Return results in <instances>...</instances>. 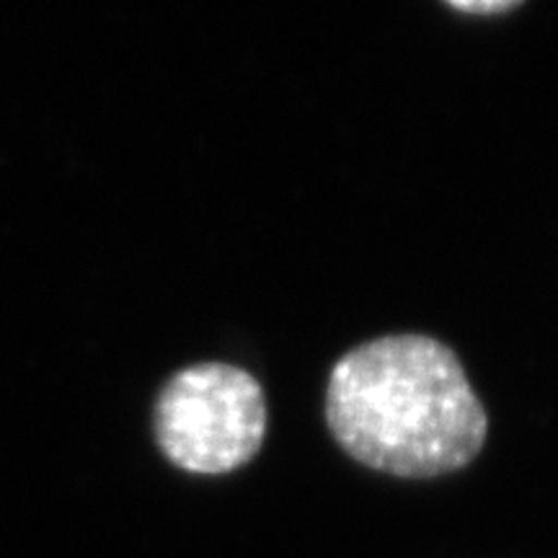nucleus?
Here are the masks:
<instances>
[{"label": "nucleus", "instance_id": "nucleus-1", "mask_svg": "<svg viewBox=\"0 0 558 558\" xmlns=\"http://www.w3.org/2000/svg\"><path fill=\"white\" fill-rule=\"evenodd\" d=\"M326 424L349 458L399 478L465 469L488 435L458 354L427 333H388L341 354L326 388Z\"/></svg>", "mask_w": 558, "mask_h": 558}, {"label": "nucleus", "instance_id": "nucleus-2", "mask_svg": "<svg viewBox=\"0 0 558 558\" xmlns=\"http://www.w3.org/2000/svg\"><path fill=\"white\" fill-rule=\"evenodd\" d=\"M269 427L267 396L248 369L228 362L192 365L166 383L153 429L181 471L222 476L259 456Z\"/></svg>", "mask_w": 558, "mask_h": 558}, {"label": "nucleus", "instance_id": "nucleus-3", "mask_svg": "<svg viewBox=\"0 0 558 558\" xmlns=\"http://www.w3.org/2000/svg\"><path fill=\"white\" fill-rule=\"evenodd\" d=\"M448 5L463 13H476V16H494V13H509L520 9L522 0H450Z\"/></svg>", "mask_w": 558, "mask_h": 558}]
</instances>
